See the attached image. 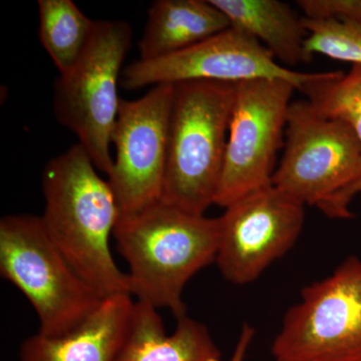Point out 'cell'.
<instances>
[{"mask_svg": "<svg viewBox=\"0 0 361 361\" xmlns=\"http://www.w3.org/2000/svg\"><path fill=\"white\" fill-rule=\"evenodd\" d=\"M229 27V20L211 0H157L137 44L140 59L177 54Z\"/></svg>", "mask_w": 361, "mask_h": 361, "instance_id": "5bb4252c", "label": "cell"}, {"mask_svg": "<svg viewBox=\"0 0 361 361\" xmlns=\"http://www.w3.org/2000/svg\"><path fill=\"white\" fill-rule=\"evenodd\" d=\"M215 205L226 208L272 184L296 87L283 80L238 82Z\"/></svg>", "mask_w": 361, "mask_h": 361, "instance_id": "ba28073f", "label": "cell"}, {"mask_svg": "<svg viewBox=\"0 0 361 361\" xmlns=\"http://www.w3.org/2000/svg\"><path fill=\"white\" fill-rule=\"evenodd\" d=\"M254 337H255V329L248 323L243 324L229 361H245Z\"/></svg>", "mask_w": 361, "mask_h": 361, "instance_id": "ffe728a7", "label": "cell"}, {"mask_svg": "<svg viewBox=\"0 0 361 361\" xmlns=\"http://www.w3.org/2000/svg\"><path fill=\"white\" fill-rule=\"evenodd\" d=\"M361 193V176L360 180L356 182L355 187L353 189V197L355 198L356 195Z\"/></svg>", "mask_w": 361, "mask_h": 361, "instance_id": "44dd1931", "label": "cell"}, {"mask_svg": "<svg viewBox=\"0 0 361 361\" xmlns=\"http://www.w3.org/2000/svg\"><path fill=\"white\" fill-rule=\"evenodd\" d=\"M315 73L280 65L257 39L230 26L185 51L130 63L123 70L121 85L125 89L139 90L187 82L238 84L264 78L286 80L300 90Z\"/></svg>", "mask_w": 361, "mask_h": 361, "instance_id": "8fae6325", "label": "cell"}, {"mask_svg": "<svg viewBox=\"0 0 361 361\" xmlns=\"http://www.w3.org/2000/svg\"><path fill=\"white\" fill-rule=\"evenodd\" d=\"M133 296L104 298L78 329L59 336L37 332L20 344L18 361H116L132 313Z\"/></svg>", "mask_w": 361, "mask_h": 361, "instance_id": "7c38bea8", "label": "cell"}, {"mask_svg": "<svg viewBox=\"0 0 361 361\" xmlns=\"http://www.w3.org/2000/svg\"><path fill=\"white\" fill-rule=\"evenodd\" d=\"M276 361H361V258L307 285L271 348Z\"/></svg>", "mask_w": 361, "mask_h": 361, "instance_id": "52a82bcc", "label": "cell"}, {"mask_svg": "<svg viewBox=\"0 0 361 361\" xmlns=\"http://www.w3.org/2000/svg\"><path fill=\"white\" fill-rule=\"evenodd\" d=\"M0 274L32 304L44 336H63L78 329L104 300L61 253L40 216L1 218Z\"/></svg>", "mask_w": 361, "mask_h": 361, "instance_id": "5b68a950", "label": "cell"}, {"mask_svg": "<svg viewBox=\"0 0 361 361\" xmlns=\"http://www.w3.org/2000/svg\"><path fill=\"white\" fill-rule=\"evenodd\" d=\"M174 97L175 85H159L140 99L121 101L111 135L116 158L108 180L121 214L161 201Z\"/></svg>", "mask_w": 361, "mask_h": 361, "instance_id": "9c48e42d", "label": "cell"}, {"mask_svg": "<svg viewBox=\"0 0 361 361\" xmlns=\"http://www.w3.org/2000/svg\"><path fill=\"white\" fill-rule=\"evenodd\" d=\"M283 148L273 186L330 218H350L353 189L361 176V145L353 130L299 99L289 106Z\"/></svg>", "mask_w": 361, "mask_h": 361, "instance_id": "277c9868", "label": "cell"}, {"mask_svg": "<svg viewBox=\"0 0 361 361\" xmlns=\"http://www.w3.org/2000/svg\"><path fill=\"white\" fill-rule=\"evenodd\" d=\"M301 92L320 115L348 125L361 145V66L342 71L316 73Z\"/></svg>", "mask_w": 361, "mask_h": 361, "instance_id": "e0dca14e", "label": "cell"}, {"mask_svg": "<svg viewBox=\"0 0 361 361\" xmlns=\"http://www.w3.org/2000/svg\"><path fill=\"white\" fill-rule=\"evenodd\" d=\"M97 171L80 144L47 161L40 218L73 270L102 298L130 295L129 276L116 264L110 248L120 209L110 183Z\"/></svg>", "mask_w": 361, "mask_h": 361, "instance_id": "6da1fadb", "label": "cell"}, {"mask_svg": "<svg viewBox=\"0 0 361 361\" xmlns=\"http://www.w3.org/2000/svg\"><path fill=\"white\" fill-rule=\"evenodd\" d=\"M235 92L226 82L175 85L161 201L197 215L215 205Z\"/></svg>", "mask_w": 361, "mask_h": 361, "instance_id": "3957f363", "label": "cell"}, {"mask_svg": "<svg viewBox=\"0 0 361 361\" xmlns=\"http://www.w3.org/2000/svg\"><path fill=\"white\" fill-rule=\"evenodd\" d=\"M168 334L158 310L144 301H135L116 361H222L203 323L189 316L178 318Z\"/></svg>", "mask_w": 361, "mask_h": 361, "instance_id": "4fadbf2b", "label": "cell"}, {"mask_svg": "<svg viewBox=\"0 0 361 361\" xmlns=\"http://www.w3.org/2000/svg\"><path fill=\"white\" fill-rule=\"evenodd\" d=\"M297 6L307 18H334L361 25V0H300Z\"/></svg>", "mask_w": 361, "mask_h": 361, "instance_id": "d6986e66", "label": "cell"}, {"mask_svg": "<svg viewBox=\"0 0 361 361\" xmlns=\"http://www.w3.org/2000/svg\"><path fill=\"white\" fill-rule=\"evenodd\" d=\"M305 205L269 186L242 197L219 221L215 262L231 283H251L285 255L302 232Z\"/></svg>", "mask_w": 361, "mask_h": 361, "instance_id": "30bf717a", "label": "cell"}, {"mask_svg": "<svg viewBox=\"0 0 361 361\" xmlns=\"http://www.w3.org/2000/svg\"><path fill=\"white\" fill-rule=\"evenodd\" d=\"M113 237L129 265L130 295L178 319L186 315L188 282L216 260L219 221L159 201L120 214Z\"/></svg>", "mask_w": 361, "mask_h": 361, "instance_id": "7a4b0ae2", "label": "cell"}, {"mask_svg": "<svg viewBox=\"0 0 361 361\" xmlns=\"http://www.w3.org/2000/svg\"><path fill=\"white\" fill-rule=\"evenodd\" d=\"M225 14L230 26L251 35L275 59L289 66L310 63L308 32L304 16L280 0H211Z\"/></svg>", "mask_w": 361, "mask_h": 361, "instance_id": "9a60e30c", "label": "cell"}, {"mask_svg": "<svg viewBox=\"0 0 361 361\" xmlns=\"http://www.w3.org/2000/svg\"><path fill=\"white\" fill-rule=\"evenodd\" d=\"M39 39L59 71L65 75L89 45L97 20H90L71 0H39Z\"/></svg>", "mask_w": 361, "mask_h": 361, "instance_id": "2e32d148", "label": "cell"}, {"mask_svg": "<svg viewBox=\"0 0 361 361\" xmlns=\"http://www.w3.org/2000/svg\"><path fill=\"white\" fill-rule=\"evenodd\" d=\"M127 21L97 20L82 58L54 85V111L63 127L77 135L97 170L110 175L114 167L111 135L122 99L118 85L132 44Z\"/></svg>", "mask_w": 361, "mask_h": 361, "instance_id": "8992f818", "label": "cell"}, {"mask_svg": "<svg viewBox=\"0 0 361 361\" xmlns=\"http://www.w3.org/2000/svg\"><path fill=\"white\" fill-rule=\"evenodd\" d=\"M304 23L308 32V52L323 54L334 61L361 66V25L355 21L334 18H307Z\"/></svg>", "mask_w": 361, "mask_h": 361, "instance_id": "ac0fdd59", "label": "cell"}]
</instances>
